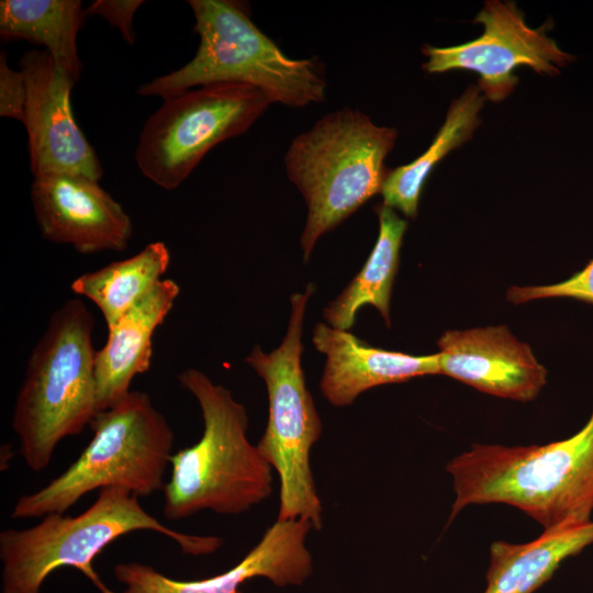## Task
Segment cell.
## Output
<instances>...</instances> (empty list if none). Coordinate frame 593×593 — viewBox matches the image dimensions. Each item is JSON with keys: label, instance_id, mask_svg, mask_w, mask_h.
I'll list each match as a JSON object with an SVG mask.
<instances>
[{"label": "cell", "instance_id": "obj_1", "mask_svg": "<svg viewBox=\"0 0 593 593\" xmlns=\"http://www.w3.org/2000/svg\"><path fill=\"white\" fill-rule=\"evenodd\" d=\"M455 500L449 521L470 505L506 504L544 530L591 522L593 407L572 436L545 445L474 444L446 466Z\"/></svg>", "mask_w": 593, "mask_h": 593}, {"label": "cell", "instance_id": "obj_2", "mask_svg": "<svg viewBox=\"0 0 593 593\" xmlns=\"http://www.w3.org/2000/svg\"><path fill=\"white\" fill-rule=\"evenodd\" d=\"M203 416L200 440L171 456L163 513L179 521L203 510L240 514L272 493V467L246 436L248 416L231 392L200 370L178 374Z\"/></svg>", "mask_w": 593, "mask_h": 593}, {"label": "cell", "instance_id": "obj_3", "mask_svg": "<svg viewBox=\"0 0 593 593\" xmlns=\"http://www.w3.org/2000/svg\"><path fill=\"white\" fill-rule=\"evenodd\" d=\"M94 317L80 299L51 316L29 357L12 415L19 449L33 471L47 468L59 441L98 414Z\"/></svg>", "mask_w": 593, "mask_h": 593}, {"label": "cell", "instance_id": "obj_4", "mask_svg": "<svg viewBox=\"0 0 593 593\" xmlns=\"http://www.w3.org/2000/svg\"><path fill=\"white\" fill-rule=\"evenodd\" d=\"M200 43L193 58L142 85L137 94L168 99L194 87L240 82L260 89L271 103L291 108L325 99L326 79L316 58L294 59L228 0H190Z\"/></svg>", "mask_w": 593, "mask_h": 593}, {"label": "cell", "instance_id": "obj_5", "mask_svg": "<svg viewBox=\"0 0 593 593\" xmlns=\"http://www.w3.org/2000/svg\"><path fill=\"white\" fill-rule=\"evenodd\" d=\"M137 530L166 536L193 556L214 552L222 545L219 537L171 529L148 514L136 495L105 488L77 516L52 513L33 527L0 533L1 593H40L47 577L61 567L79 570L101 593H113L94 571L93 560L115 539Z\"/></svg>", "mask_w": 593, "mask_h": 593}, {"label": "cell", "instance_id": "obj_6", "mask_svg": "<svg viewBox=\"0 0 593 593\" xmlns=\"http://www.w3.org/2000/svg\"><path fill=\"white\" fill-rule=\"evenodd\" d=\"M398 132L378 126L359 110L343 108L321 118L291 142L286 172L307 206L301 235L304 261L317 239L381 193L384 165Z\"/></svg>", "mask_w": 593, "mask_h": 593}, {"label": "cell", "instance_id": "obj_7", "mask_svg": "<svg viewBox=\"0 0 593 593\" xmlns=\"http://www.w3.org/2000/svg\"><path fill=\"white\" fill-rule=\"evenodd\" d=\"M93 437L80 456L44 488L21 496L14 519L64 514L97 489L119 488L148 496L165 486L175 435L146 392L130 391L90 424Z\"/></svg>", "mask_w": 593, "mask_h": 593}, {"label": "cell", "instance_id": "obj_8", "mask_svg": "<svg viewBox=\"0 0 593 593\" xmlns=\"http://www.w3.org/2000/svg\"><path fill=\"white\" fill-rule=\"evenodd\" d=\"M315 286L291 295V314L281 345L266 354L256 345L245 361L264 379L269 400L266 430L257 448L280 479L278 519L304 518L322 528V504L310 468V451L322 422L301 366L305 307Z\"/></svg>", "mask_w": 593, "mask_h": 593}, {"label": "cell", "instance_id": "obj_9", "mask_svg": "<svg viewBox=\"0 0 593 593\" xmlns=\"http://www.w3.org/2000/svg\"><path fill=\"white\" fill-rule=\"evenodd\" d=\"M271 104L258 88L215 82L165 99L145 122L135 149L141 172L174 190L220 143L245 133Z\"/></svg>", "mask_w": 593, "mask_h": 593}, {"label": "cell", "instance_id": "obj_10", "mask_svg": "<svg viewBox=\"0 0 593 593\" xmlns=\"http://www.w3.org/2000/svg\"><path fill=\"white\" fill-rule=\"evenodd\" d=\"M473 23L484 27L482 35L473 41L449 47L424 46L422 53L428 60L423 69L429 74L452 69L474 71L485 99L499 102L515 89L516 68L529 67L539 75L556 76L561 67L574 60V56L546 34L547 27L552 26L550 21L538 29L529 27L513 1H485Z\"/></svg>", "mask_w": 593, "mask_h": 593}, {"label": "cell", "instance_id": "obj_11", "mask_svg": "<svg viewBox=\"0 0 593 593\" xmlns=\"http://www.w3.org/2000/svg\"><path fill=\"white\" fill-rule=\"evenodd\" d=\"M19 66L27 90L23 125L33 176L68 174L99 181L102 165L71 111L75 85L45 49L26 51Z\"/></svg>", "mask_w": 593, "mask_h": 593}, {"label": "cell", "instance_id": "obj_12", "mask_svg": "<svg viewBox=\"0 0 593 593\" xmlns=\"http://www.w3.org/2000/svg\"><path fill=\"white\" fill-rule=\"evenodd\" d=\"M31 200L42 236L80 254L122 251L130 243V216L99 181L79 175L34 177Z\"/></svg>", "mask_w": 593, "mask_h": 593}, {"label": "cell", "instance_id": "obj_13", "mask_svg": "<svg viewBox=\"0 0 593 593\" xmlns=\"http://www.w3.org/2000/svg\"><path fill=\"white\" fill-rule=\"evenodd\" d=\"M311 528L304 518L277 519L235 567L212 578L175 580L138 562L118 563L114 575L125 585L122 593H243L239 586L257 577L277 586L300 585L312 573V557L305 545Z\"/></svg>", "mask_w": 593, "mask_h": 593}, {"label": "cell", "instance_id": "obj_14", "mask_svg": "<svg viewBox=\"0 0 593 593\" xmlns=\"http://www.w3.org/2000/svg\"><path fill=\"white\" fill-rule=\"evenodd\" d=\"M437 346L439 374L486 394L526 403L547 383V369L506 325L446 331Z\"/></svg>", "mask_w": 593, "mask_h": 593}, {"label": "cell", "instance_id": "obj_15", "mask_svg": "<svg viewBox=\"0 0 593 593\" xmlns=\"http://www.w3.org/2000/svg\"><path fill=\"white\" fill-rule=\"evenodd\" d=\"M312 342L326 356L320 389L335 406L349 405L378 385L439 374L437 354L415 356L372 347L325 323L315 325Z\"/></svg>", "mask_w": 593, "mask_h": 593}, {"label": "cell", "instance_id": "obj_16", "mask_svg": "<svg viewBox=\"0 0 593 593\" xmlns=\"http://www.w3.org/2000/svg\"><path fill=\"white\" fill-rule=\"evenodd\" d=\"M179 291L174 280L163 279L108 329L107 342L96 355L98 413L124 398L134 377L148 370L154 333Z\"/></svg>", "mask_w": 593, "mask_h": 593}, {"label": "cell", "instance_id": "obj_17", "mask_svg": "<svg viewBox=\"0 0 593 593\" xmlns=\"http://www.w3.org/2000/svg\"><path fill=\"white\" fill-rule=\"evenodd\" d=\"M592 545L593 521L544 530L528 542L493 541L483 593H534L552 578L567 559Z\"/></svg>", "mask_w": 593, "mask_h": 593}, {"label": "cell", "instance_id": "obj_18", "mask_svg": "<svg viewBox=\"0 0 593 593\" xmlns=\"http://www.w3.org/2000/svg\"><path fill=\"white\" fill-rule=\"evenodd\" d=\"M86 16L80 0H2L0 36L3 42L24 40L43 45L56 67L76 85L82 69L77 36Z\"/></svg>", "mask_w": 593, "mask_h": 593}, {"label": "cell", "instance_id": "obj_19", "mask_svg": "<svg viewBox=\"0 0 593 593\" xmlns=\"http://www.w3.org/2000/svg\"><path fill=\"white\" fill-rule=\"evenodd\" d=\"M378 239L361 270L323 311L325 321L334 328L348 331L356 314L365 305L374 306L390 326V299L400 264V250L407 222L395 210L378 203Z\"/></svg>", "mask_w": 593, "mask_h": 593}, {"label": "cell", "instance_id": "obj_20", "mask_svg": "<svg viewBox=\"0 0 593 593\" xmlns=\"http://www.w3.org/2000/svg\"><path fill=\"white\" fill-rule=\"evenodd\" d=\"M485 97L470 86L448 109L430 146L415 160L389 171L381 194L383 204L415 219L424 184L434 167L452 149L472 137L480 124L479 112Z\"/></svg>", "mask_w": 593, "mask_h": 593}, {"label": "cell", "instance_id": "obj_21", "mask_svg": "<svg viewBox=\"0 0 593 593\" xmlns=\"http://www.w3.org/2000/svg\"><path fill=\"white\" fill-rule=\"evenodd\" d=\"M169 262L166 244L153 242L132 257L79 276L70 289L96 304L109 329L163 280Z\"/></svg>", "mask_w": 593, "mask_h": 593}, {"label": "cell", "instance_id": "obj_22", "mask_svg": "<svg viewBox=\"0 0 593 593\" xmlns=\"http://www.w3.org/2000/svg\"><path fill=\"white\" fill-rule=\"evenodd\" d=\"M568 298L593 304V259L570 278L546 286H513L507 289L506 299L513 304L534 300Z\"/></svg>", "mask_w": 593, "mask_h": 593}, {"label": "cell", "instance_id": "obj_23", "mask_svg": "<svg viewBox=\"0 0 593 593\" xmlns=\"http://www.w3.org/2000/svg\"><path fill=\"white\" fill-rule=\"evenodd\" d=\"M27 90L24 74L12 69L5 52L0 54V115L20 121L25 119Z\"/></svg>", "mask_w": 593, "mask_h": 593}, {"label": "cell", "instance_id": "obj_24", "mask_svg": "<svg viewBox=\"0 0 593 593\" xmlns=\"http://www.w3.org/2000/svg\"><path fill=\"white\" fill-rule=\"evenodd\" d=\"M144 3L142 0H94L86 8L87 15H99L119 29L123 40L135 43L133 16Z\"/></svg>", "mask_w": 593, "mask_h": 593}]
</instances>
